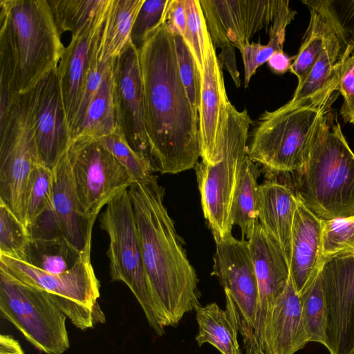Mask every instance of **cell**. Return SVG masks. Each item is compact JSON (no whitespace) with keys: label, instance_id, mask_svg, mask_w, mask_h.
Returning a JSON list of instances; mask_svg holds the SVG:
<instances>
[{"label":"cell","instance_id":"obj_1","mask_svg":"<svg viewBox=\"0 0 354 354\" xmlns=\"http://www.w3.org/2000/svg\"><path fill=\"white\" fill-rule=\"evenodd\" d=\"M138 54L154 171L175 174L194 168L201 157L198 111L182 82L174 35L165 22Z\"/></svg>","mask_w":354,"mask_h":354},{"label":"cell","instance_id":"obj_2","mask_svg":"<svg viewBox=\"0 0 354 354\" xmlns=\"http://www.w3.org/2000/svg\"><path fill=\"white\" fill-rule=\"evenodd\" d=\"M149 294L162 328L174 326L200 305L196 272L164 205L158 176L129 187Z\"/></svg>","mask_w":354,"mask_h":354},{"label":"cell","instance_id":"obj_3","mask_svg":"<svg viewBox=\"0 0 354 354\" xmlns=\"http://www.w3.org/2000/svg\"><path fill=\"white\" fill-rule=\"evenodd\" d=\"M64 49L48 0H0V100L30 91Z\"/></svg>","mask_w":354,"mask_h":354},{"label":"cell","instance_id":"obj_4","mask_svg":"<svg viewBox=\"0 0 354 354\" xmlns=\"http://www.w3.org/2000/svg\"><path fill=\"white\" fill-rule=\"evenodd\" d=\"M297 174L296 196L319 219L354 216V153L330 106L319 119L308 160Z\"/></svg>","mask_w":354,"mask_h":354},{"label":"cell","instance_id":"obj_5","mask_svg":"<svg viewBox=\"0 0 354 354\" xmlns=\"http://www.w3.org/2000/svg\"><path fill=\"white\" fill-rule=\"evenodd\" d=\"M252 121L246 109L239 111L229 102L223 109L217 140L219 162L203 161L196 168L203 214L214 238L232 235L230 218L234 194L247 159Z\"/></svg>","mask_w":354,"mask_h":354},{"label":"cell","instance_id":"obj_6","mask_svg":"<svg viewBox=\"0 0 354 354\" xmlns=\"http://www.w3.org/2000/svg\"><path fill=\"white\" fill-rule=\"evenodd\" d=\"M332 100L322 106L291 111H266L250 134L248 155L270 174L302 171L308 160L319 119Z\"/></svg>","mask_w":354,"mask_h":354},{"label":"cell","instance_id":"obj_7","mask_svg":"<svg viewBox=\"0 0 354 354\" xmlns=\"http://www.w3.org/2000/svg\"><path fill=\"white\" fill-rule=\"evenodd\" d=\"M129 188L115 195L100 214V227L109 238L107 257L113 281H122L140 304L149 326L165 334L158 319L145 277L140 245Z\"/></svg>","mask_w":354,"mask_h":354},{"label":"cell","instance_id":"obj_8","mask_svg":"<svg viewBox=\"0 0 354 354\" xmlns=\"http://www.w3.org/2000/svg\"><path fill=\"white\" fill-rule=\"evenodd\" d=\"M0 315L32 345L46 354L69 348L66 315L52 294L24 284L0 269Z\"/></svg>","mask_w":354,"mask_h":354},{"label":"cell","instance_id":"obj_9","mask_svg":"<svg viewBox=\"0 0 354 354\" xmlns=\"http://www.w3.org/2000/svg\"><path fill=\"white\" fill-rule=\"evenodd\" d=\"M285 0H201V6L218 56L234 84L241 80L234 48L239 50L261 30L268 32Z\"/></svg>","mask_w":354,"mask_h":354},{"label":"cell","instance_id":"obj_10","mask_svg":"<svg viewBox=\"0 0 354 354\" xmlns=\"http://www.w3.org/2000/svg\"><path fill=\"white\" fill-rule=\"evenodd\" d=\"M38 163L35 129L24 93L17 97L7 119L0 123V201L24 225L25 192Z\"/></svg>","mask_w":354,"mask_h":354},{"label":"cell","instance_id":"obj_11","mask_svg":"<svg viewBox=\"0 0 354 354\" xmlns=\"http://www.w3.org/2000/svg\"><path fill=\"white\" fill-rule=\"evenodd\" d=\"M0 269L24 284L62 299L69 310L68 319L77 328H92L98 323L101 314L97 303L100 283L90 257L84 259L68 271L55 274L0 254Z\"/></svg>","mask_w":354,"mask_h":354},{"label":"cell","instance_id":"obj_12","mask_svg":"<svg viewBox=\"0 0 354 354\" xmlns=\"http://www.w3.org/2000/svg\"><path fill=\"white\" fill-rule=\"evenodd\" d=\"M66 154L80 210L94 223L101 209L133 181L97 139L77 136L73 138Z\"/></svg>","mask_w":354,"mask_h":354},{"label":"cell","instance_id":"obj_13","mask_svg":"<svg viewBox=\"0 0 354 354\" xmlns=\"http://www.w3.org/2000/svg\"><path fill=\"white\" fill-rule=\"evenodd\" d=\"M216 251L212 274L232 299L244 354H261L255 338L259 291L248 241L232 235L214 238Z\"/></svg>","mask_w":354,"mask_h":354},{"label":"cell","instance_id":"obj_14","mask_svg":"<svg viewBox=\"0 0 354 354\" xmlns=\"http://www.w3.org/2000/svg\"><path fill=\"white\" fill-rule=\"evenodd\" d=\"M112 73L116 130L136 152L150 161L139 54L131 42L113 62Z\"/></svg>","mask_w":354,"mask_h":354},{"label":"cell","instance_id":"obj_15","mask_svg":"<svg viewBox=\"0 0 354 354\" xmlns=\"http://www.w3.org/2000/svg\"><path fill=\"white\" fill-rule=\"evenodd\" d=\"M322 283L327 307L330 354H349L354 346V252L325 260Z\"/></svg>","mask_w":354,"mask_h":354},{"label":"cell","instance_id":"obj_16","mask_svg":"<svg viewBox=\"0 0 354 354\" xmlns=\"http://www.w3.org/2000/svg\"><path fill=\"white\" fill-rule=\"evenodd\" d=\"M26 93L40 162L53 169L66 154L72 141L59 91L57 68Z\"/></svg>","mask_w":354,"mask_h":354},{"label":"cell","instance_id":"obj_17","mask_svg":"<svg viewBox=\"0 0 354 354\" xmlns=\"http://www.w3.org/2000/svg\"><path fill=\"white\" fill-rule=\"evenodd\" d=\"M248 241L259 291L255 338L259 353L263 354L266 325L274 304L288 283L289 264L280 244L259 221Z\"/></svg>","mask_w":354,"mask_h":354},{"label":"cell","instance_id":"obj_18","mask_svg":"<svg viewBox=\"0 0 354 354\" xmlns=\"http://www.w3.org/2000/svg\"><path fill=\"white\" fill-rule=\"evenodd\" d=\"M110 3L111 0H106L90 23L72 35L57 68V80L69 130L83 90L91 57L99 48Z\"/></svg>","mask_w":354,"mask_h":354},{"label":"cell","instance_id":"obj_19","mask_svg":"<svg viewBox=\"0 0 354 354\" xmlns=\"http://www.w3.org/2000/svg\"><path fill=\"white\" fill-rule=\"evenodd\" d=\"M229 102L222 66L207 30L198 106L201 157L206 163L214 165L220 161L217 154L218 134L223 109Z\"/></svg>","mask_w":354,"mask_h":354},{"label":"cell","instance_id":"obj_20","mask_svg":"<svg viewBox=\"0 0 354 354\" xmlns=\"http://www.w3.org/2000/svg\"><path fill=\"white\" fill-rule=\"evenodd\" d=\"M342 25L328 37L324 50L292 99L279 107L291 111L305 106H322L337 91L342 66L353 49Z\"/></svg>","mask_w":354,"mask_h":354},{"label":"cell","instance_id":"obj_21","mask_svg":"<svg viewBox=\"0 0 354 354\" xmlns=\"http://www.w3.org/2000/svg\"><path fill=\"white\" fill-rule=\"evenodd\" d=\"M321 219L299 199L292 234L290 276L299 295L322 268Z\"/></svg>","mask_w":354,"mask_h":354},{"label":"cell","instance_id":"obj_22","mask_svg":"<svg viewBox=\"0 0 354 354\" xmlns=\"http://www.w3.org/2000/svg\"><path fill=\"white\" fill-rule=\"evenodd\" d=\"M53 210L62 236L82 252L91 254L94 223L82 214L66 154L53 169Z\"/></svg>","mask_w":354,"mask_h":354},{"label":"cell","instance_id":"obj_23","mask_svg":"<svg viewBox=\"0 0 354 354\" xmlns=\"http://www.w3.org/2000/svg\"><path fill=\"white\" fill-rule=\"evenodd\" d=\"M309 342L303 323L300 298L290 276L266 325L263 354H295Z\"/></svg>","mask_w":354,"mask_h":354},{"label":"cell","instance_id":"obj_24","mask_svg":"<svg viewBox=\"0 0 354 354\" xmlns=\"http://www.w3.org/2000/svg\"><path fill=\"white\" fill-rule=\"evenodd\" d=\"M298 198L287 185L269 180L259 185V222L280 244L288 264Z\"/></svg>","mask_w":354,"mask_h":354},{"label":"cell","instance_id":"obj_25","mask_svg":"<svg viewBox=\"0 0 354 354\" xmlns=\"http://www.w3.org/2000/svg\"><path fill=\"white\" fill-rule=\"evenodd\" d=\"M301 2L308 8L310 20L290 69L297 77V85L307 77L328 37L341 26L333 0H302Z\"/></svg>","mask_w":354,"mask_h":354},{"label":"cell","instance_id":"obj_26","mask_svg":"<svg viewBox=\"0 0 354 354\" xmlns=\"http://www.w3.org/2000/svg\"><path fill=\"white\" fill-rule=\"evenodd\" d=\"M224 292L225 310L214 302L195 310L198 325L196 341L199 346L205 343L212 345L221 354H241L236 310L230 294Z\"/></svg>","mask_w":354,"mask_h":354},{"label":"cell","instance_id":"obj_27","mask_svg":"<svg viewBox=\"0 0 354 354\" xmlns=\"http://www.w3.org/2000/svg\"><path fill=\"white\" fill-rule=\"evenodd\" d=\"M143 2L144 0H111L100 41V62H114L131 42V29Z\"/></svg>","mask_w":354,"mask_h":354},{"label":"cell","instance_id":"obj_28","mask_svg":"<svg viewBox=\"0 0 354 354\" xmlns=\"http://www.w3.org/2000/svg\"><path fill=\"white\" fill-rule=\"evenodd\" d=\"M90 254L82 252L63 236L50 239H30L22 261L50 274H62L80 263Z\"/></svg>","mask_w":354,"mask_h":354},{"label":"cell","instance_id":"obj_29","mask_svg":"<svg viewBox=\"0 0 354 354\" xmlns=\"http://www.w3.org/2000/svg\"><path fill=\"white\" fill-rule=\"evenodd\" d=\"M258 175L256 165L248 156L234 194L230 212L232 223L239 227L243 239H250L259 221Z\"/></svg>","mask_w":354,"mask_h":354},{"label":"cell","instance_id":"obj_30","mask_svg":"<svg viewBox=\"0 0 354 354\" xmlns=\"http://www.w3.org/2000/svg\"><path fill=\"white\" fill-rule=\"evenodd\" d=\"M113 65V63L90 103L75 137L86 136L98 140L116 131Z\"/></svg>","mask_w":354,"mask_h":354},{"label":"cell","instance_id":"obj_31","mask_svg":"<svg viewBox=\"0 0 354 354\" xmlns=\"http://www.w3.org/2000/svg\"><path fill=\"white\" fill-rule=\"evenodd\" d=\"M321 270L299 296L303 323L309 342H317L326 347L327 307Z\"/></svg>","mask_w":354,"mask_h":354},{"label":"cell","instance_id":"obj_32","mask_svg":"<svg viewBox=\"0 0 354 354\" xmlns=\"http://www.w3.org/2000/svg\"><path fill=\"white\" fill-rule=\"evenodd\" d=\"M59 34L72 35L86 26L106 0H48Z\"/></svg>","mask_w":354,"mask_h":354},{"label":"cell","instance_id":"obj_33","mask_svg":"<svg viewBox=\"0 0 354 354\" xmlns=\"http://www.w3.org/2000/svg\"><path fill=\"white\" fill-rule=\"evenodd\" d=\"M53 169L37 164L29 176L24 196V218L26 227L33 223L46 209L52 207Z\"/></svg>","mask_w":354,"mask_h":354},{"label":"cell","instance_id":"obj_34","mask_svg":"<svg viewBox=\"0 0 354 354\" xmlns=\"http://www.w3.org/2000/svg\"><path fill=\"white\" fill-rule=\"evenodd\" d=\"M98 140L127 170L133 183L143 182L153 174L150 161L136 152L120 132L116 130Z\"/></svg>","mask_w":354,"mask_h":354},{"label":"cell","instance_id":"obj_35","mask_svg":"<svg viewBox=\"0 0 354 354\" xmlns=\"http://www.w3.org/2000/svg\"><path fill=\"white\" fill-rule=\"evenodd\" d=\"M286 28L283 24H273L268 32V44L248 42L240 50L244 65L245 88L248 87L251 77L259 66L267 62L275 52L283 50Z\"/></svg>","mask_w":354,"mask_h":354},{"label":"cell","instance_id":"obj_36","mask_svg":"<svg viewBox=\"0 0 354 354\" xmlns=\"http://www.w3.org/2000/svg\"><path fill=\"white\" fill-rule=\"evenodd\" d=\"M321 239L324 260L354 252V216L321 220Z\"/></svg>","mask_w":354,"mask_h":354},{"label":"cell","instance_id":"obj_37","mask_svg":"<svg viewBox=\"0 0 354 354\" xmlns=\"http://www.w3.org/2000/svg\"><path fill=\"white\" fill-rule=\"evenodd\" d=\"M30 241L27 227L0 201V254L21 260Z\"/></svg>","mask_w":354,"mask_h":354},{"label":"cell","instance_id":"obj_38","mask_svg":"<svg viewBox=\"0 0 354 354\" xmlns=\"http://www.w3.org/2000/svg\"><path fill=\"white\" fill-rule=\"evenodd\" d=\"M183 4L186 12V29L183 38L201 75L203 68L208 29L200 1L183 0Z\"/></svg>","mask_w":354,"mask_h":354},{"label":"cell","instance_id":"obj_39","mask_svg":"<svg viewBox=\"0 0 354 354\" xmlns=\"http://www.w3.org/2000/svg\"><path fill=\"white\" fill-rule=\"evenodd\" d=\"M98 50L99 48L95 50L91 57L83 90L71 127L72 140L77 135L88 107L113 63L112 62L106 64L100 62L97 59Z\"/></svg>","mask_w":354,"mask_h":354},{"label":"cell","instance_id":"obj_40","mask_svg":"<svg viewBox=\"0 0 354 354\" xmlns=\"http://www.w3.org/2000/svg\"><path fill=\"white\" fill-rule=\"evenodd\" d=\"M169 0H144L131 32L132 44L138 50L149 34L165 22Z\"/></svg>","mask_w":354,"mask_h":354},{"label":"cell","instance_id":"obj_41","mask_svg":"<svg viewBox=\"0 0 354 354\" xmlns=\"http://www.w3.org/2000/svg\"><path fill=\"white\" fill-rule=\"evenodd\" d=\"M173 35L179 74L190 103L198 111L201 75L184 38L176 34Z\"/></svg>","mask_w":354,"mask_h":354},{"label":"cell","instance_id":"obj_42","mask_svg":"<svg viewBox=\"0 0 354 354\" xmlns=\"http://www.w3.org/2000/svg\"><path fill=\"white\" fill-rule=\"evenodd\" d=\"M344 101L339 113L345 122L354 124V48L342 66L337 87Z\"/></svg>","mask_w":354,"mask_h":354},{"label":"cell","instance_id":"obj_43","mask_svg":"<svg viewBox=\"0 0 354 354\" xmlns=\"http://www.w3.org/2000/svg\"><path fill=\"white\" fill-rule=\"evenodd\" d=\"M27 228L30 239H50L62 236L53 205L42 212Z\"/></svg>","mask_w":354,"mask_h":354},{"label":"cell","instance_id":"obj_44","mask_svg":"<svg viewBox=\"0 0 354 354\" xmlns=\"http://www.w3.org/2000/svg\"><path fill=\"white\" fill-rule=\"evenodd\" d=\"M165 23L171 32L184 37L186 29V12L183 0H169Z\"/></svg>","mask_w":354,"mask_h":354},{"label":"cell","instance_id":"obj_45","mask_svg":"<svg viewBox=\"0 0 354 354\" xmlns=\"http://www.w3.org/2000/svg\"><path fill=\"white\" fill-rule=\"evenodd\" d=\"M333 3L348 42L354 47V0H333Z\"/></svg>","mask_w":354,"mask_h":354},{"label":"cell","instance_id":"obj_46","mask_svg":"<svg viewBox=\"0 0 354 354\" xmlns=\"http://www.w3.org/2000/svg\"><path fill=\"white\" fill-rule=\"evenodd\" d=\"M292 62L293 57H289L282 50L275 52L267 62L272 73L281 75L290 69Z\"/></svg>","mask_w":354,"mask_h":354},{"label":"cell","instance_id":"obj_47","mask_svg":"<svg viewBox=\"0 0 354 354\" xmlns=\"http://www.w3.org/2000/svg\"><path fill=\"white\" fill-rule=\"evenodd\" d=\"M0 354H25L21 346H9L0 349Z\"/></svg>","mask_w":354,"mask_h":354},{"label":"cell","instance_id":"obj_48","mask_svg":"<svg viewBox=\"0 0 354 354\" xmlns=\"http://www.w3.org/2000/svg\"><path fill=\"white\" fill-rule=\"evenodd\" d=\"M349 354H354V346L353 348H352L351 351L350 352Z\"/></svg>","mask_w":354,"mask_h":354}]
</instances>
